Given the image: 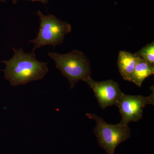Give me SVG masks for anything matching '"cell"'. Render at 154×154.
I'll list each match as a JSON object with an SVG mask.
<instances>
[{"mask_svg":"<svg viewBox=\"0 0 154 154\" xmlns=\"http://www.w3.org/2000/svg\"><path fill=\"white\" fill-rule=\"evenodd\" d=\"M94 91L99 105L102 109L116 105L122 94L118 83L111 80L98 82L91 76L84 80Z\"/></svg>","mask_w":154,"mask_h":154,"instance_id":"obj_6","label":"cell"},{"mask_svg":"<svg viewBox=\"0 0 154 154\" xmlns=\"http://www.w3.org/2000/svg\"><path fill=\"white\" fill-rule=\"evenodd\" d=\"M48 55L55 64V66L68 80L71 89L74 88L79 81L91 76L90 61L82 51L73 50L65 54L49 52Z\"/></svg>","mask_w":154,"mask_h":154,"instance_id":"obj_2","label":"cell"},{"mask_svg":"<svg viewBox=\"0 0 154 154\" xmlns=\"http://www.w3.org/2000/svg\"><path fill=\"white\" fill-rule=\"evenodd\" d=\"M0 2H6L5 0H0Z\"/></svg>","mask_w":154,"mask_h":154,"instance_id":"obj_11","label":"cell"},{"mask_svg":"<svg viewBox=\"0 0 154 154\" xmlns=\"http://www.w3.org/2000/svg\"><path fill=\"white\" fill-rule=\"evenodd\" d=\"M154 90L148 97L141 95L131 96L122 94L116 105L121 115V124L128 125L131 122H137L141 119L144 108L146 105H154Z\"/></svg>","mask_w":154,"mask_h":154,"instance_id":"obj_5","label":"cell"},{"mask_svg":"<svg viewBox=\"0 0 154 154\" xmlns=\"http://www.w3.org/2000/svg\"><path fill=\"white\" fill-rule=\"evenodd\" d=\"M18 1L19 0H12V3L14 5H16ZM28 1H32V2H39L43 5H46L48 2V0H28Z\"/></svg>","mask_w":154,"mask_h":154,"instance_id":"obj_10","label":"cell"},{"mask_svg":"<svg viewBox=\"0 0 154 154\" xmlns=\"http://www.w3.org/2000/svg\"><path fill=\"white\" fill-rule=\"evenodd\" d=\"M134 54L136 56L142 58L149 63L154 65V42L143 48Z\"/></svg>","mask_w":154,"mask_h":154,"instance_id":"obj_9","label":"cell"},{"mask_svg":"<svg viewBox=\"0 0 154 154\" xmlns=\"http://www.w3.org/2000/svg\"><path fill=\"white\" fill-rule=\"evenodd\" d=\"M0 71H1V69H0Z\"/></svg>","mask_w":154,"mask_h":154,"instance_id":"obj_12","label":"cell"},{"mask_svg":"<svg viewBox=\"0 0 154 154\" xmlns=\"http://www.w3.org/2000/svg\"><path fill=\"white\" fill-rule=\"evenodd\" d=\"M138 58L139 57L127 51H121L119 52L118 67L123 79L131 82Z\"/></svg>","mask_w":154,"mask_h":154,"instance_id":"obj_7","label":"cell"},{"mask_svg":"<svg viewBox=\"0 0 154 154\" xmlns=\"http://www.w3.org/2000/svg\"><path fill=\"white\" fill-rule=\"evenodd\" d=\"M40 20V28L36 38L30 41L34 45L33 51L45 45L55 48L63 43L65 36L72 31L69 23L58 19L54 15H45L40 11L36 14Z\"/></svg>","mask_w":154,"mask_h":154,"instance_id":"obj_3","label":"cell"},{"mask_svg":"<svg viewBox=\"0 0 154 154\" xmlns=\"http://www.w3.org/2000/svg\"><path fill=\"white\" fill-rule=\"evenodd\" d=\"M154 74V65H152L139 57L131 82L140 87L145 80Z\"/></svg>","mask_w":154,"mask_h":154,"instance_id":"obj_8","label":"cell"},{"mask_svg":"<svg viewBox=\"0 0 154 154\" xmlns=\"http://www.w3.org/2000/svg\"><path fill=\"white\" fill-rule=\"evenodd\" d=\"M12 49L13 57L2 62L6 65L5 78L12 86L23 85L42 79L48 72L47 63L38 60L34 51L26 53L22 48Z\"/></svg>","mask_w":154,"mask_h":154,"instance_id":"obj_1","label":"cell"},{"mask_svg":"<svg viewBox=\"0 0 154 154\" xmlns=\"http://www.w3.org/2000/svg\"><path fill=\"white\" fill-rule=\"evenodd\" d=\"M86 115L96 121L94 134L99 145L105 150L107 154H114L117 146L130 137L131 130L128 125L120 123L109 124L96 114L87 113Z\"/></svg>","mask_w":154,"mask_h":154,"instance_id":"obj_4","label":"cell"}]
</instances>
